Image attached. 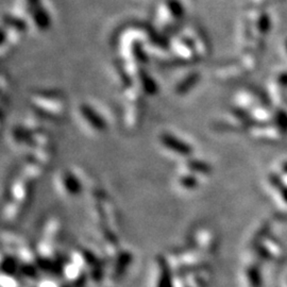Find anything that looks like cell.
<instances>
[{
	"instance_id": "obj_1",
	"label": "cell",
	"mask_w": 287,
	"mask_h": 287,
	"mask_svg": "<svg viewBox=\"0 0 287 287\" xmlns=\"http://www.w3.org/2000/svg\"><path fill=\"white\" fill-rule=\"evenodd\" d=\"M249 278L251 279V286L252 287H261V274L260 269L258 267H251L249 268Z\"/></svg>"
}]
</instances>
